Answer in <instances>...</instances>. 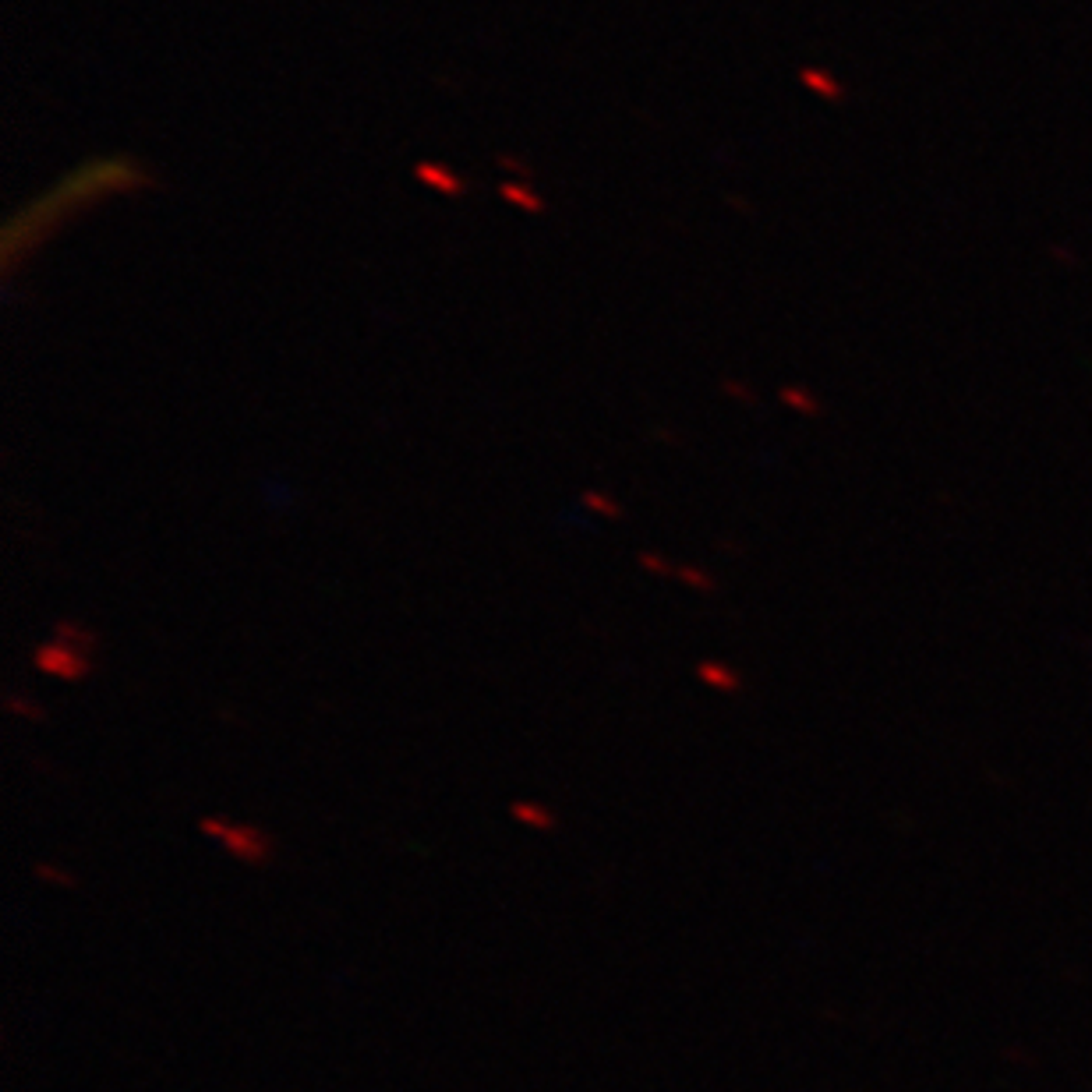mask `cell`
Returning a JSON list of instances; mask_svg holds the SVG:
<instances>
[{
  "mask_svg": "<svg viewBox=\"0 0 1092 1092\" xmlns=\"http://www.w3.org/2000/svg\"><path fill=\"white\" fill-rule=\"evenodd\" d=\"M503 198L513 201V205H520V209H528V212H542L545 209V201L538 198V194H531L528 187H520V184H503Z\"/></svg>",
  "mask_w": 1092,
  "mask_h": 1092,
  "instance_id": "cell-9",
  "label": "cell"
},
{
  "mask_svg": "<svg viewBox=\"0 0 1092 1092\" xmlns=\"http://www.w3.org/2000/svg\"><path fill=\"white\" fill-rule=\"evenodd\" d=\"M510 817H513V824H520V828H528V831H538V835H548V831L558 828L555 810L538 803V799H517V803H510Z\"/></svg>",
  "mask_w": 1092,
  "mask_h": 1092,
  "instance_id": "cell-3",
  "label": "cell"
},
{
  "mask_svg": "<svg viewBox=\"0 0 1092 1092\" xmlns=\"http://www.w3.org/2000/svg\"><path fill=\"white\" fill-rule=\"evenodd\" d=\"M583 503H590V510H597L601 517H612V520L622 517V506H615L612 499H604V496H594V492H587V496H583Z\"/></svg>",
  "mask_w": 1092,
  "mask_h": 1092,
  "instance_id": "cell-10",
  "label": "cell"
},
{
  "mask_svg": "<svg viewBox=\"0 0 1092 1092\" xmlns=\"http://www.w3.org/2000/svg\"><path fill=\"white\" fill-rule=\"evenodd\" d=\"M4 711H8L11 718H22V721H43V707H39L32 697H22V693H8V697H4Z\"/></svg>",
  "mask_w": 1092,
  "mask_h": 1092,
  "instance_id": "cell-7",
  "label": "cell"
},
{
  "mask_svg": "<svg viewBox=\"0 0 1092 1092\" xmlns=\"http://www.w3.org/2000/svg\"><path fill=\"white\" fill-rule=\"evenodd\" d=\"M697 675L707 682V686H714V690H736V686H739L736 675L728 672V668L714 665V661H704V665L697 668Z\"/></svg>",
  "mask_w": 1092,
  "mask_h": 1092,
  "instance_id": "cell-8",
  "label": "cell"
},
{
  "mask_svg": "<svg viewBox=\"0 0 1092 1092\" xmlns=\"http://www.w3.org/2000/svg\"><path fill=\"white\" fill-rule=\"evenodd\" d=\"M54 636H57V640L75 643V647H86V651H93V647H96V633H93V629L78 626V622H71V619H61V622H57V626H54Z\"/></svg>",
  "mask_w": 1092,
  "mask_h": 1092,
  "instance_id": "cell-6",
  "label": "cell"
},
{
  "mask_svg": "<svg viewBox=\"0 0 1092 1092\" xmlns=\"http://www.w3.org/2000/svg\"><path fill=\"white\" fill-rule=\"evenodd\" d=\"M198 831H201V838H209L212 845H219V849H223L233 863H240V867L262 870V867H269L272 856H276V845H272V838L265 835V828H258V824L233 821V817H226V814H209L198 821Z\"/></svg>",
  "mask_w": 1092,
  "mask_h": 1092,
  "instance_id": "cell-1",
  "label": "cell"
},
{
  "mask_svg": "<svg viewBox=\"0 0 1092 1092\" xmlns=\"http://www.w3.org/2000/svg\"><path fill=\"white\" fill-rule=\"evenodd\" d=\"M32 665H36V672L61 682H86L93 675V658H89L86 647H75V643L57 640V636L39 643L36 654H32Z\"/></svg>",
  "mask_w": 1092,
  "mask_h": 1092,
  "instance_id": "cell-2",
  "label": "cell"
},
{
  "mask_svg": "<svg viewBox=\"0 0 1092 1092\" xmlns=\"http://www.w3.org/2000/svg\"><path fill=\"white\" fill-rule=\"evenodd\" d=\"M418 178L425 181V184H432V187H439V191H446V194H460V191H464V181H460L457 174L446 171V167H439V164H421L418 167Z\"/></svg>",
  "mask_w": 1092,
  "mask_h": 1092,
  "instance_id": "cell-5",
  "label": "cell"
},
{
  "mask_svg": "<svg viewBox=\"0 0 1092 1092\" xmlns=\"http://www.w3.org/2000/svg\"><path fill=\"white\" fill-rule=\"evenodd\" d=\"M32 874H36L39 884H47V888H61V892H71V888H78V877L71 874L64 863H54V860H39L36 867H32Z\"/></svg>",
  "mask_w": 1092,
  "mask_h": 1092,
  "instance_id": "cell-4",
  "label": "cell"
},
{
  "mask_svg": "<svg viewBox=\"0 0 1092 1092\" xmlns=\"http://www.w3.org/2000/svg\"><path fill=\"white\" fill-rule=\"evenodd\" d=\"M640 565H643V569H647V573H651V569H654V573H672V569H668V565H665V558L651 555V551H643V555H640Z\"/></svg>",
  "mask_w": 1092,
  "mask_h": 1092,
  "instance_id": "cell-11",
  "label": "cell"
}]
</instances>
